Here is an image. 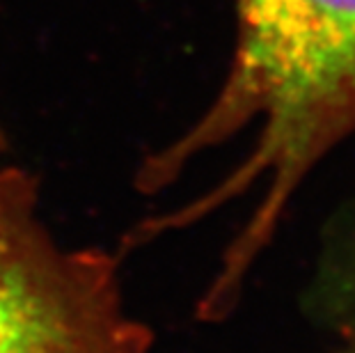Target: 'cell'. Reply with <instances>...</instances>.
I'll return each instance as SVG.
<instances>
[{
	"label": "cell",
	"instance_id": "1",
	"mask_svg": "<svg viewBox=\"0 0 355 353\" xmlns=\"http://www.w3.org/2000/svg\"><path fill=\"white\" fill-rule=\"evenodd\" d=\"M236 46L214 103L149 159L142 186L163 189L188 161L259 126L254 149L200 212L263 182L261 202L227 250L202 310H227L307 175L355 133V0H236ZM198 212V214H200Z\"/></svg>",
	"mask_w": 355,
	"mask_h": 353
},
{
	"label": "cell",
	"instance_id": "3",
	"mask_svg": "<svg viewBox=\"0 0 355 353\" xmlns=\"http://www.w3.org/2000/svg\"><path fill=\"white\" fill-rule=\"evenodd\" d=\"M339 353H355V344H351V347H346V349H342Z\"/></svg>",
	"mask_w": 355,
	"mask_h": 353
},
{
	"label": "cell",
	"instance_id": "2",
	"mask_svg": "<svg viewBox=\"0 0 355 353\" xmlns=\"http://www.w3.org/2000/svg\"><path fill=\"white\" fill-rule=\"evenodd\" d=\"M117 259L71 248L40 214L33 177L0 163V353H149Z\"/></svg>",
	"mask_w": 355,
	"mask_h": 353
}]
</instances>
